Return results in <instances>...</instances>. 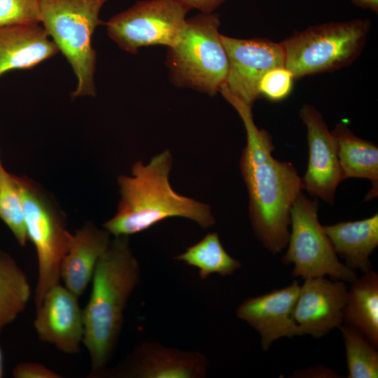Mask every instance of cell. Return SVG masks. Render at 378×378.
Masks as SVG:
<instances>
[{
    "label": "cell",
    "instance_id": "cell-2",
    "mask_svg": "<svg viewBox=\"0 0 378 378\" xmlns=\"http://www.w3.org/2000/svg\"><path fill=\"white\" fill-rule=\"evenodd\" d=\"M172 155L166 149L147 164L136 161L130 175L118 177L120 200L114 216L103 224L113 237L130 236L171 218H183L202 228L215 223L209 204L181 195L172 188Z\"/></svg>",
    "mask_w": 378,
    "mask_h": 378
},
{
    "label": "cell",
    "instance_id": "cell-4",
    "mask_svg": "<svg viewBox=\"0 0 378 378\" xmlns=\"http://www.w3.org/2000/svg\"><path fill=\"white\" fill-rule=\"evenodd\" d=\"M220 24L215 13L186 18L178 40L167 50V65L174 85L210 96L220 91L228 73Z\"/></svg>",
    "mask_w": 378,
    "mask_h": 378
},
{
    "label": "cell",
    "instance_id": "cell-23",
    "mask_svg": "<svg viewBox=\"0 0 378 378\" xmlns=\"http://www.w3.org/2000/svg\"><path fill=\"white\" fill-rule=\"evenodd\" d=\"M344 340L348 378L378 377V353L360 332L347 325L339 327Z\"/></svg>",
    "mask_w": 378,
    "mask_h": 378
},
{
    "label": "cell",
    "instance_id": "cell-16",
    "mask_svg": "<svg viewBox=\"0 0 378 378\" xmlns=\"http://www.w3.org/2000/svg\"><path fill=\"white\" fill-rule=\"evenodd\" d=\"M110 236L106 230L92 222L71 233L60 274L64 286L78 297L91 282L96 266L109 246Z\"/></svg>",
    "mask_w": 378,
    "mask_h": 378
},
{
    "label": "cell",
    "instance_id": "cell-26",
    "mask_svg": "<svg viewBox=\"0 0 378 378\" xmlns=\"http://www.w3.org/2000/svg\"><path fill=\"white\" fill-rule=\"evenodd\" d=\"M294 79L292 73L284 66L272 68L260 80V96L273 102L283 100L291 92Z\"/></svg>",
    "mask_w": 378,
    "mask_h": 378
},
{
    "label": "cell",
    "instance_id": "cell-6",
    "mask_svg": "<svg viewBox=\"0 0 378 378\" xmlns=\"http://www.w3.org/2000/svg\"><path fill=\"white\" fill-rule=\"evenodd\" d=\"M370 27V20L355 19L296 31L281 42L284 66L295 79L346 67L361 53Z\"/></svg>",
    "mask_w": 378,
    "mask_h": 378
},
{
    "label": "cell",
    "instance_id": "cell-17",
    "mask_svg": "<svg viewBox=\"0 0 378 378\" xmlns=\"http://www.w3.org/2000/svg\"><path fill=\"white\" fill-rule=\"evenodd\" d=\"M58 52L39 24L0 27V76L15 69H31Z\"/></svg>",
    "mask_w": 378,
    "mask_h": 378
},
{
    "label": "cell",
    "instance_id": "cell-1",
    "mask_svg": "<svg viewBox=\"0 0 378 378\" xmlns=\"http://www.w3.org/2000/svg\"><path fill=\"white\" fill-rule=\"evenodd\" d=\"M219 92L236 110L246 130L239 164L248 190L253 230L267 251L279 253L288 244L290 210L303 190L302 178L292 163L273 158L272 138L255 124L252 106L225 85Z\"/></svg>",
    "mask_w": 378,
    "mask_h": 378
},
{
    "label": "cell",
    "instance_id": "cell-22",
    "mask_svg": "<svg viewBox=\"0 0 378 378\" xmlns=\"http://www.w3.org/2000/svg\"><path fill=\"white\" fill-rule=\"evenodd\" d=\"M174 259L196 267L202 280L214 274L221 276L232 275L241 267V262L225 251L216 232L207 233Z\"/></svg>",
    "mask_w": 378,
    "mask_h": 378
},
{
    "label": "cell",
    "instance_id": "cell-29",
    "mask_svg": "<svg viewBox=\"0 0 378 378\" xmlns=\"http://www.w3.org/2000/svg\"><path fill=\"white\" fill-rule=\"evenodd\" d=\"M190 10L196 9L203 13H214L226 0H175Z\"/></svg>",
    "mask_w": 378,
    "mask_h": 378
},
{
    "label": "cell",
    "instance_id": "cell-30",
    "mask_svg": "<svg viewBox=\"0 0 378 378\" xmlns=\"http://www.w3.org/2000/svg\"><path fill=\"white\" fill-rule=\"evenodd\" d=\"M353 4L363 9L378 13V0H351Z\"/></svg>",
    "mask_w": 378,
    "mask_h": 378
},
{
    "label": "cell",
    "instance_id": "cell-18",
    "mask_svg": "<svg viewBox=\"0 0 378 378\" xmlns=\"http://www.w3.org/2000/svg\"><path fill=\"white\" fill-rule=\"evenodd\" d=\"M337 256L352 270H371L370 255L378 246V214L354 221L324 225Z\"/></svg>",
    "mask_w": 378,
    "mask_h": 378
},
{
    "label": "cell",
    "instance_id": "cell-21",
    "mask_svg": "<svg viewBox=\"0 0 378 378\" xmlns=\"http://www.w3.org/2000/svg\"><path fill=\"white\" fill-rule=\"evenodd\" d=\"M31 294L24 272L9 253L0 248V332L24 310Z\"/></svg>",
    "mask_w": 378,
    "mask_h": 378
},
{
    "label": "cell",
    "instance_id": "cell-9",
    "mask_svg": "<svg viewBox=\"0 0 378 378\" xmlns=\"http://www.w3.org/2000/svg\"><path fill=\"white\" fill-rule=\"evenodd\" d=\"M190 10L175 0H141L105 22L108 35L121 49L132 53L142 47L172 46Z\"/></svg>",
    "mask_w": 378,
    "mask_h": 378
},
{
    "label": "cell",
    "instance_id": "cell-5",
    "mask_svg": "<svg viewBox=\"0 0 378 378\" xmlns=\"http://www.w3.org/2000/svg\"><path fill=\"white\" fill-rule=\"evenodd\" d=\"M108 0H41V23L66 57L77 78L72 98L94 97L97 54L92 45L99 18Z\"/></svg>",
    "mask_w": 378,
    "mask_h": 378
},
{
    "label": "cell",
    "instance_id": "cell-14",
    "mask_svg": "<svg viewBox=\"0 0 378 378\" xmlns=\"http://www.w3.org/2000/svg\"><path fill=\"white\" fill-rule=\"evenodd\" d=\"M78 297L58 284L36 307L34 326L39 339L65 354L80 351L84 335L83 312Z\"/></svg>",
    "mask_w": 378,
    "mask_h": 378
},
{
    "label": "cell",
    "instance_id": "cell-31",
    "mask_svg": "<svg viewBox=\"0 0 378 378\" xmlns=\"http://www.w3.org/2000/svg\"><path fill=\"white\" fill-rule=\"evenodd\" d=\"M4 357L2 350L0 346V378L4 377Z\"/></svg>",
    "mask_w": 378,
    "mask_h": 378
},
{
    "label": "cell",
    "instance_id": "cell-28",
    "mask_svg": "<svg viewBox=\"0 0 378 378\" xmlns=\"http://www.w3.org/2000/svg\"><path fill=\"white\" fill-rule=\"evenodd\" d=\"M291 377L337 378L341 377V376L335 371L323 365H316L307 369L295 370Z\"/></svg>",
    "mask_w": 378,
    "mask_h": 378
},
{
    "label": "cell",
    "instance_id": "cell-7",
    "mask_svg": "<svg viewBox=\"0 0 378 378\" xmlns=\"http://www.w3.org/2000/svg\"><path fill=\"white\" fill-rule=\"evenodd\" d=\"M15 178L22 198L28 239L33 243L37 255L36 307L47 291L59 284L61 265L71 233L64 213L46 190L27 176L15 175Z\"/></svg>",
    "mask_w": 378,
    "mask_h": 378
},
{
    "label": "cell",
    "instance_id": "cell-20",
    "mask_svg": "<svg viewBox=\"0 0 378 378\" xmlns=\"http://www.w3.org/2000/svg\"><path fill=\"white\" fill-rule=\"evenodd\" d=\"M351 283L343 309V322L377 347L378 274L370 270Z\"/></svg>",
    "mask_w": 378,
    "mask_h": 378
},
{
    "label": "cell",
    "instance_id": "cell-27",
    "mask_svg": "<svg viewBox=\"0 0 378 378\" xmlns=\"http://www.w3.org/2000/svg\"><path fill=\"white\" fill-rule=\"evenodd\" d=\"M15 378H60L58 373L45 365L34 362H23L17 364L13 370Z\"/></svg>",
    "mask_w": 378,
    "mask_h": 378
},
{
    "label": "cell",
    "instance_id": "cell-3",
    "mask_svg": "<svg viewBox=\"0 0 378 378\" xmlns=\"http://www.w3.org/2000/svg\"><path fill=\"white\" fill-rule=\"evenodd\" d=\"M140 276V264L129 237H114L96 266L90 298L83 309V344L90 358L92 377L106 368L115 351L125 309Z\"/></svg>",
    "mask_w": 378,
    "mask_h": 378
},
{
    "label": "cell",
    "instance_id": "cell-13",
    "mask_svg": "<svg viewBox=\"0 0 378 378\" xmlns=\"http://www.w3.org/2000/svg\"><path fill=\"white\" fill-rule=\"evenodd\" d=\"M300 288L294 280L287 286L248 298L237 307L236 316L259 333L263 350H269L279 338L302 336L293 316Z\"/></svg>",
    "mask_w": 378,
    "mask_h": 378
},
{
    "label": "cell",
    "instance_id": "cell-24",
    "mask_svg": "<svg viewBox=\"0 0 378 378\" xmlns=\"http://www.w3.org/2000/svg\"><path fill=\"white\" fill-rule=\"evenodd\" d=\"M0 219L18 243L24 246L28 239L20 190L15 175L6 171L0 157Z\"/></svg>",
    "mask_w": 378,
    "mask_h": 378
},
{
    "label": "cell",
    "instance_id": "cell-12",
    "mask_svg": "<svg viewBox=\"0 0 378 378\" xmlns=\"http://www.w3.org/2000/svg\"><path fill=\"white\" fill-rule=\"evenodd\" d=\"M300 116L307 128L309 148L307 169L302 178L303 189L332 204L336 188L344 180L336 140L321 113L312 105L304 104Z\"/></svg>",
    "mask_w": 378,
    "mask_h": 378
},
{
    "label": "cell",
    "instance_id": "cell-25",
    "mask_svg": "<svg viewBox=\"0 0 378 378\" xmlns=\"http://www.w3.org/2000/svg\"><path fill=\"white\" fill-rule=\"evenodd\" d=\"M41 0H0V27L41 23Z\"/></svg>",
    "mask_w": 378,
    "mask_h": 378
},
{
    "label": "cell",
    "instance_id": "cell-10",
    "mask_svg": "<svg viewBox=\"0 0 378 378\" xmlns=\"http://www.w3.org/2000/svg\"><path fill=\"white\" fill-rule=\"evenodd\" d=\"M228 58V73L224 85L233 94L253 106L260 97L258 84L269 70L284 66L281 43L254 38H236L221 34Z\"/></svg>",
    "mask_w": 378,
    "mask_h": 378
},
{
    "label": "cell",
    "instance_id": "cell-8",
    "mask_svg": "<svg viewBox=\"0 0 378 378\" xmlns=\"http://www.w3.org/2000/svg\"><path fill=\"white\" fill-rule=\"evenodd\" d=\"M318 209L317 200H311L302 192L299 194L290 210L291 231L282 262L293 265V277L305 279L327 275L333 280L351 283L357 274L340 261L318 221Z\"/></svg>",
    "mask_w": 378,
    "mask_h": 378
},
{
    "label": "cell",
    "instance_id": "cell-15",
    "mask_svg": "<svg viewBox=\"0 0 378 378\" xmlns=\"http://www.w3.org/2000/svg\"><path fill=\"white\" fill-rule=\"evenodd\" d=\"M347 288L344 281L325 276L305 279L293 316L302 335L321 338L343 323Z\"/></svg>",
    "mask_w": 378,
    "mask_h": 378
},
{
    "label": "cell",
    "instance_id": "cell-11",
    "mask_svg": "<svg viewBox=\"0 0 378 378\" xmlns=\"http://www.w3.org/2000/svg\"><path fill=\"white\" fill-rule=\"evenodd\" d=\"M206 357L197 351L142 342L116 367L104 369L96 377L120 378H204L207 375Z\"/></svg>",
    "mask_w": 378,
    "mask_h": 378
},
{
    "label": "cell",
    "instance_id": "cell-19",
    "mask_svg": "<svg viewBox=\"0 0 378 378\" xmlns=\"http://www.w3.org/2000/svg\"><path fill=\"white\" fill-rule=\"evenodd\" d=\"M336 140L337 155L343 178L370 180L372 189L366 196L370 200L377 195L378 148L356 136L346 125L338 123L331 132Z\"/></svg>",
    "mask_w": 378,
    "mask_h": 378
}]
</instances>
